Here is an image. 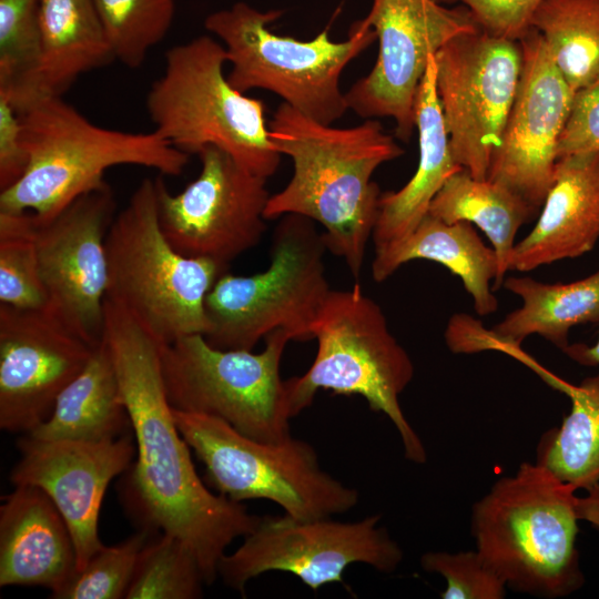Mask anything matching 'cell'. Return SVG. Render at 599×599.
Listing matches in <instances>:
<instances>
[{"label":"cell","instance_id":"obj_19","mask_svg":"<svg viewBox=\"0 0 599 599\" xmlns=\"http://www.w3.org/2000/svg\"><path fill=\"white\" fill-rule=\"evenodd\" d=\"M20 458L10 473L13 486L42 489L54 502L73 537L77 571L104 545L99 516L109 484L129 470L136 446L128 434L104 441L18 440Z\"/></svg>","mask_w":599,"mask_h":599},{"label":"cell","instance_id":"obj_17","mask_svg":"<svg viewBox=\"0 0 599 599\" xmlns=\"http://www.w3.org/2000/svg\"><path fill=\"white\" fill-rule=\"evenodd\" d=\"M518 42V87L486 180L508 187L538 212L554 182L558 139L575 92L536 29L530 28Z\"/></svg>","mask_w":599,"mask_h":599},{"label":"cell","instance_id":"obj_4","mask_svg":"<svg viewBox=\"0 0 599 599\" xmlns=\"http://www.w3.org/2000/svg\"><path fill=\"white\" fill-rule=\"evenodd\" d=\"M576 490L537 463H522L474 505L476 550L507 587L560 598L583 585Z\"/></svg>","mask_w":599,"mask_h":599},{"label":"cell","instance_id":"obj_30","mask_svg":"<svg viewBox=\"0 0 599 599\" xmlns=\"http://www.w3.org/2000/svg\"><path fill=\"white\" fill-rule=\"evenodd\" d=\"M204 583L190 548L175 536L162 532L142 548L124 598L196 599L202 597Z\"/></svg>","mask_w":599,"mask_h":599},{"label":"cell","instance_id":"obj_15","mask_svg":"<svg viewBox=\"0 0 599 599\" xmlns=\"http://www.w3.org/2000/svg\"><path fill=\"white\" fill-rule=\"evenodd\" d=\"M379 48L372 71L345 93L348 109L364 119L389 116L408 141L415 126V100L433 55L457 34L480 29L464 6L433 0H372L363 19Z\"/></svg>","mask_w":599,"mask_h":599},{"label":"cell","instance_id":"obj_25","mask_svg":"<svg viewBox=\"0 0 599 599\" xmlns=\"http://www.w3.org/2000/svg\"><path fill=\"white\" fill-rule=\"evenodd\" d=\"M429 260L457 275L471 296L477 314L484 316L498 308L491 282L498 273L497 256L485 245L471 223H446L427 214L404 240L375 251L373 278L380 283L412 260Z\"/></svg>","mask_w":599,"mask_h":599},{"label":"cell","instance_id":"obj_35","mask_svg":"<svg viewBox=\"0 0 599 599\" xmlns=\"http://www.w3.org/2000/svg\"><path fill=\"white\" fill-rule=\"evenodd\" d=\"M422 568L443 576L447 586L443 599H501L507 585L484 561L477 550L428 551L420 558Z\"/></svg>","mask_w":599,"mask_h":599},{"label":"cell","instance_id":"obj_39","mask_svg":"<svg viewBox=\"0 0 599 599\" xmlns=\"http://www.w3.org/2000/svg\"><path fill=\"white\" fill-rule=\"evenodd\" d=\"M576 507L578 518L599 530V485L587 490L585 497H577Z\"/></svg>","mask_w":599,"mask_h":599},{"label":"cell","instance_id":"obj_32","mask_svg":"<svg viewBox=\"0 0 599 599\" xmlns=\"http://www.w3.org/2000/svg\"><path fill=\"white\" fill-rule=\"evenodd\" d=\"M33 213L0 211V304L18 308L47 306Z\"/></svg>","mask_w":599,"mask_h":599},{"label":"cell","instance_id":"obj_12","mask_svg":"<svg viewBox=\"0 0 599 599\" xmlns=\"http://www.w3.org/2000/svg\"><path fill=\"white\" fill-rule=\"evenodd\" d=\"M379 520L377 514L357 521L262 517L237 549L224 555L219 577L244 595L250 580L268 571L290 572L314 591L344 582V571L356 562L393 572L403 550Z\"/></svg>","mask_w":599,"mask_h":599},{"label":"cell","instance_id":"obj_36","mask_svg":"<svg viewBox=\"0 0 599 599\" xmlns=\"http://www.w3.org/2000/svg\"><path fill=\"white\" fill-rule=\"evenodd\" d=\"M440 4L460 2L486 33L519 41L531 28L541 0H433Z\"/></svg>","mask_w":599,"mask_h":599},{"label":"cell","instance_id":"obj_29","mask_svg":"<svg viewBox=\"0 0 599 599\" xmlns=\"http://www.w3.org/2000/svg\"><path fill=\"white\" fill-rule=\"evenodd\" d=\"M530 26L573 92L599 80V0H541Z\"/></svg>","mask_w":599,"mask_h":599},{"label":"cell","instance_id":"obj_40","mask_svg":"<svg viewBox=\"0 0 599 599\" xmlns=\"http://www.w3.org/2000/svg\"><path fill=\"white\" fill-rule=\"evenodd\" d=\"M562 352L580 365L597 366L599 365V337L591 346L581 343L569 344Z\"/></svg>","mask_w":599,"mask_h":599},{"label":"cell","instance_id":"obj_13","mask_svg":"<svg viewBox=\"0 0 599 599\" xmlns=\"http://www.w3.org/2000/svg\"><path fill=\"white\" fill-rule=\"evenodd\" d=\"M434 60L453 158L473 177L486 180L516 95L520 44L478 29L451 38Z\"/></svg>","mask_w":599,"mask_h":599},{"label":"cell","instance_id":"obj_26","mask_svg":"<svg viewBox=\"0 0 599 599\" xmlns=\"http://www.w3.org/2000/svg\"><path fill=\"white\" fill-rule=\"evenodd\" d=\"M131 428L115 368L103 341L55 399L50 416L27 434L38 439L104 441Z\"/></svg>","mask_w":599,"mask_h":599},{"label":"cell","instance_id":"obj_1","mask_svg":"<svg viewBox=\"0 0 599 599\" xmlns=\"http://www.w3.org/2000/svg\"><path fill=\"white\" fill-rule=\"evenodd\" d=\"M102 341L112 358L135 437L136 460L124 500L149 531L181 539L206 585L219 577L227 547L261 521L242 502L212 493L199 477L163 383L161 343L129 309L105 297Z\"/></svg>","mask_w":599,"mask_h":599},{"label":"cell","instance_id":"obj_31","mask_svg":"<svg viewBox=\"0 0 599 599\" xmlns=\"http://www.w3.org/2000/svg\"><path fill=\"white\" fill-rule=\"evenodd\" d=\"M116 60L139 68L167 33L174 0H92Z\"/></svg>","mask_w":599,"mask_h":599},{"label":"cell","instance_id":"obj_34","mask_svg":"<svg viewBox=\"0 0 599 599\" xmlns=\"http://www.w3.org/2000/svg\"><path fill=\"white\" fill-rule=\"evenodd\" d=\"M150 531L142 528L114 546H103L53 599H120L124 598Z\"/></svg>","mask_w":599,"mask_h":599},{"label":"cell","instance_id":"obj_23","mask_svg":"<svg viewBox=\"0 0 599 599\" xmlns=\"http://www.w3.org/2000/svg\"><path fill=\"white\" fill-rule=\"evenodd\" d=\"M41 54L37 69L14 92L17 110L62 97L84 72L115 60L92 0H40Z\"/></svg>","mask_w":599,"mask_h":599},{"label":"cell","instance_id":"obj_16","mask_svg":"<svg viewBox=\"0 0 599 599\" xmlns=\"http://www.w3.org/2000/svg\"><path fill=\"white\" fill-rule=\"evenodd\" d=\"M114 216L115 199L106 183L79 196L47 222L34 217L47 306L92 346L103 336L105 238Z\"/></svg>","mask_w":599,"mask_h":599},{"label":"cell","instance_id":"obj_33","mask_svg":"<svg viewBox=\"0 0 599 599\" xmlns=\"http://www.w3.org/2000/svg\"><path fill=\"white\" fill-rule=\"evenodd\" d=\"M40 54V0H0V91L19 89Z\"/></svg>","mask_w":599,"mask_h":599},{"label":"cell","instance_id":"obj_14","mask_svg":"<svg viewBox=\"0 0 599 599\" xmlns=\"http://www.w3.org/2000/svg\"><path fill=\"white\" fill-rule=\"evenodd\" d=\"M197 155L201 171L179 194L167 190L161 174L155 177L160 225L183 256L211 260L227 270L266 230L267 179L217 146Z\"/></svg>","mask_w":599,"mask_h":599},{"label":"cell","instance_id":"obj_27","mask_svg":"<svg viewBox=\"0 0 599 599\" xmlns=\"http://www.w3.org/2000/svg\"><path fill=\"white\" fill-rule=\"evenodd\" d=\"M537 212L508 187L473 177L465 169L450 175L433 199L428 214L446 223L466 221L477 225L494 248L498 273L494 288L509 271L515 238L520 226Z\"/></svg>","mask_w":599,"mask_h":599},{"label":"cell","instance_id":"obj_22","mask_svg":"<svg viewBox=\"0 0 599 599\" xmlns=\"http://www.w3.org/2000/svg\"><path fill=\"white\" fill-rule=\"evenodd\" d=\"M537 223L515 244L509 271H532L590 252L599 240V152L558 159Z\"/></svg>","mask_w":599,"mask_h":599},{"label":"cell","instance_id":"obj_20","mask_svg":"<svg viewBox=\"0 0 599 599\" xmlns=\"http://www.w3.org/2000/svg\"><path fill=\"white\" fill-rule=\"evenodd\" d=\"M502 286L521 300L489 331L471 316L454 315L445 339L454 353L498 348L515 354L531 335H539L564 351L569 332L583 323H599V270L570 283H544L529 276H509Z\"/></svg>","mask_w":599,"mask_h":599},{"label":"cell","instance_id":"obj_6","mask_svg":"<svg viewBox=\"0 0 599 599\" xmlns=\"http://www.w3.org/2000/svg\"><path fill=\"white\" fill-rule=\"evenodd\" d=\"M317 352L301 376L285 379L292 417L313 403L319 389L361 395L397 429L405 457L424 464L426 449L406 419L399 396L414 377V365L390 333L379 305L356 284L331 290L313 325Z\"/></svg>","mask_w":599,"mask_h":599},{"label":"cell","instance_id":"obj_9","mask_svg":"<svg viewBox=\"0 0 599 599\" xmlns=\"http://www.w3.org/2000/svg\"><path fill=\"white\" fill-rule=\"evenodd\" d=\"M275 230L271 262L248 276L223 273L205 297L210 328L204 335L220 349H246L276 329L293 341L313 338V325L331 288L327 250L313 221L287 214Z\"/></svg>","mask_w":599,"mask_h":599},{"label":"cell","instance_id":"obj_11","mask_svg":"<svg viewBox=\"0 0 599 599\" xmlns=\"http://www.w3.org/2000/svg\"><path fill=\"white\" fill-rule=\"evenodd\" d=\"M173 416L206 481L231 500L267 499L297 519L332 517L358 502V491L323 470L307 441L263 443L209 415L173 409Z\"/></svg>","mask_w":599,"mask_h":599},{"label":"cell","instance_id":"obj_28","mask_svg":"<svg viewBox=\"0 0 599 599\" xmlns=\"http://www.w3.org/2000/svg\"><path fill=\"white\" fill-rule=\"evenodd\" d=\"M570 413L542 435L536 463L561 481L586 491L599 485V375L564 383Z\"/></svg>","mask_w":599,"mask_h":599},{"label":"cell","instance_id":"obj_2","mask_svg":"<svg viewBox=\"0 0 599 599\" xmlns=\"http://www.w3.org/2000/svg\"><path fill=\"white\" fill-rule=\"evenodd\" d=\"M268 129L276 151L292 159L294 172L286 186L270 196L265 219L294 214L318 222L326 248L358 277L382 194L372 176L404 150L378 121L334 128L284 102Z\"/></svg>","mask_w":599,"mask_h":599},{"label":"cell","instance_id":"obj_8","mask_svg":"<svg viewBox=\"0 0 599 599\" xmlns=\"http://www.w3.org/2000/svg\"><path fill=\"white\" fill-rule=\"evenodd\" d=\"M282 14L280 9L262 11L236 2L209 14L204 27L225 48L232 87L243 93L270 91L304 115L332 124L348 110L341 74L377 39L376 33L362 19L352 26L345 41H333L327 29L303 41L268 28Z\"/></svg>","mask_w":599,"mask_h":599},{"label":"cell","instance_id":"obj_38","mask_svg":"<svg viewBox=\"0 0 599 599\" xmlns=\"http://www.w3.org/2000/svg\"><path fill=\"white\" fill-rule=\"evenodd\" d=\"M28 163L18 111L8 95L0 93V192L23 176Z\"/></svg>","mask_w":599,"mask_h":599},{"label":"cell","instance_id":"obj_21","mask_svg":"<svg viewBox=\"0 0 599 599\" xmlns=\"http://www.w3.org/2000/svg\"><path fill=\"white\" fill-rule=\"evenodd\" d=\"M77 571L72 534L51 498L14 486L0 506V586L43 587L50 595Z\"/></svg>","mask_w":599,"mask_h":599},{"label":"cell","instance_id":"obj_5","mask_svg":"<svg viewBox=\"0 0 599 599\" xmlns=\"http://www.w3.org/2000/svg\"><path fill=\"white\" fill-rule=\"evenodd\" d=\"M226 62L224 45L209 35L170 48L146 94L148 113L154 131L180 151L197 155L217 146L268 179L282 155L271 140L265 104L231 85Z\"/></svg>","mask_w":599,"mask_h":599},{"label":"cell","instance_id":"obj_24","mask_svg":"<svg viewBox=\"0 0 599 599\" xmlns=\"http://www.w3.org/2000/svg\"><path fill=\"white\" fill-rule=\"evenodd\" d=\"M415 126L419 144L417 169L402 189L380 194L378 216L372 236L375 251L408 236L428 214L433 199L446 180L463 169L451 154L436 89L434 55L417 91Z\"/></svg>","mask_w":599,"mask_h":599},{"label":"cell","instance_id":"obj_37","mask_svg":"<svg viewBox=\"0 0 599 599\" xmlns=\"http://www.w3.org/2000/svg\"><path fill=\"white\" fill-rule=\"evenodd\" d=\"M599 152V80L578 90L557 144L558 159Z\"/></svg>","mask_w":599,"mask_h":599},{"label":"cell","instance_id":"obj_7","mask_svg":"<svg viewBox=\"0 0 599 599\" xmlns=\"http://www.w3.org/2000/svg\"><path fill=\"white\" fill-rule=\"evenodd\" d=\"M105 297L129 309L161 343L205 335V297L227 272L176 252L162 232L155 179H144L114 216L105 238Z\"/></svg>","mask_w":599,"mask_h":599},{"label":"cell","instance_id":"obj_10","mask_svg":"<svg viewBox=\"0 0 599 599\" xmlns=\"http://www.w3.org/2000/svg\"><path fill=\"white\" fill-rule=\"evenodd\" d=\"M284 329L265 337L260 353L220 349L194 334L161 346V368L173 409L209 415L263 443L290 437L286 382L280 367L286 344Z\"/></svg>","mask_w":599,"mask_h":599},{"label":"cell","instance_id":"obj_3","mask_svg":"<svg viewBox=\"0 0 599 599\" xmlns=\"http://www.w3.org/2000/svg\"><path fill=\"white\" fill-rule=\"evenodd\" d=\"M17 111L29 163L18 182L0 192L2 212H31L38 222H47L79 196L105 185L110 167L138 165L180 176L189 163V154L154 130L99 126L62 97L37 99Z\"/></svg>","mask_w":599,"mask_h":599},{"label":"cell","instance_id":"obj_18","mask_svg":"<svg viewBox=\"0 0 599 599\" xmlns=\"http://www.w3.org/2000/svg\"><path fill=\"white\" fill-rule=\"evenodd\" d=\"M95 347L48 306L0 304V428L24 435L41 425Z\"/></svg>","mask_w":599,"mask_h":599}]
</instances>
